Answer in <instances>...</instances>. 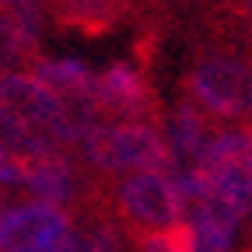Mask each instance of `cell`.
I'll list each match as a JSON object with an SVG mask.
<instances>
[{"label": "cell", "instance_id": "5b68a950", "mask_svg": "<svg viewBox=\"0 0 252 252\" xmlns=\"http://www.w3.org/2000/svg\"><path fill=\"white\" fill-rule=\"evenodd\" d=\"M112 200L126 217V224H144L154 231L175 228L186 217V200L168 172H137L123 179L112 189Z\"/></svg>", "mask_w": 252, "mask_h": 252}, {"label": "cell", "instance_id": "5bb4252c", "mask_svg": "<svg viewBox=\"0 0 252 252\" xmlns=\"http://www.w3.org/2000/svg\"><path fill=\"white\" fill-rule=\"evenodd\" d=\"M32 4H39V0H0V7H7V11H25Z\"/></svg>", "mask_w": 252, "mask_h": 252}, {"label": "cell", "instance_id": "52a82bcc", "mask_svg": "<svg viewBox=\"0 0 252 252\" xmlns=\"http://www.w3.org/2000/svg\"><path fill=\"white\" fill-rule=\"evenodd\" d=\"M67 224V214L49 203L0 210V252H49Z\"/></svg>", "mask_w": 252, "mask_h": 252}, {"label": "cell", "instance_id": "30bf717a", "mask_svg": "<svg viewBox=\"0 0 252 252\" xmlns=\"http://www.w3.org/2000/svg\"><path fill=\"white\" fill-rule=\"evenodd\" d=\"M32 42H35V14H32V7L0 14V77L32 49Z\"/></svg>", "mask_w": 252, "mask_h": 252}, {"label": "cell", "instance_id": "8fae6325", "mask_svg": "<svg viewBox=\"0 0 252 252\" xmlns=\"http://www.w3.org/2000/svg\"><path fill=\"white\" fill-rule=\"evenodd\" d=\"M67 18L88 32H98L112 21V0H67Z\"/></svg>", "mask_w": 252, "mask_h": 252}, {"label": "cell", "instance_id": "9c48e42d", "mask_svg": "<svg viewBox=\"0 0 252 252\" xmlns=\"http://www.w3.org/2000/svg\"><path fill=\"white\" fill-rule=\"evenodd\" d=\"M21 165L32 186V196L46 200L49 207L74 193V165L63 154H32V158H21Z\"/></svg>", "mask_w": 252, "mask_h": 252}, {"label": "cell", "instance_id": "8992f818", "mask_svg": "<svg viewBox=\"0 0 252 252\" xmlns=\"http://www.w3.org/2000/svg\"><path fill=\"white\" fill-rule=\"evenodd\" d=\"M94 105H98V116L112 112L119 116V123L158 126V119H161L144 74L133 70L130 63H112L105 74L94 77Z\"/></svg>", "mask_w": 252, "mask_h": 252}, {"label": "cell", "instance_id": "3957f363", "mask_svg": "<svg viewBox=\"0 0 252 252\" xmlns=\"http://www.w3.org/2000/svg\"><path fill=\"white\" fill-rule=\"evenodd\" d=\"M186 91L207 119L252 123V63L235 53H207L193 63Z\"/></svg>", "mask_w": 252, "mask_h": 252}, {"label": "cell", "instance_id": "7a4b0ae2", "mask_svg": "<svg viewBox=\"0 0 252 252\" xmlns=\"http://www.w3.org/2000/svg\"><path fill=\"white\" fill-rule=\"evenodd\" d=\"M182 200L210 193L231 203L245 217L252 214V126H228L217 130L196 168L172 172Z\"/></svg>", "mask_w": 252, "mask_h": 252}, {"label": "cell", "instance_id": "9a60e30c", "mask_svg": "<svg viewBox=\"0 0 252 252\" xmlns=\"http://www.w3.org/2000/svg\"><path fill=\"white\" fill-rule=\"evenodd\" d=\"M245 14H249V21H252V0H245Z\"/></svg>", "mask_w": 252, "mask_h": 252}, {"label": "cell", "instance_id": "6da1fadb", "mask_svg": "<svg viewBox=\"0 0 252 252\" xmlns=\"http://www.w3.org/2000/svg\"><path fill=\"white\" fill-rule=\"evenodd\" d=\"M0 137L14 158L60 154L63 144H70L56 94L28 74L0 77Z\"/></svg>", "mask_w": 252, "mask_h": 252}, {"label": "cell", "instance_id": "7c38bea8", "mask_svg": "<svg viewBox=\"0 0 252 252\" xmlns=\"http://www.w3.org/2000/svg\"><path fill=\"white\" fill-rule=\"evenodd\" d=\"M137 252H189V231H186V220L175 228H165V231H151L140 238Z\"/></svg>", "mask_w": 252, "mask_h": 252}, {"label": "cell", "instance_id": "4fadbf2b", "mask_svg": "<svg viewBox=\"0 0 252 252\" xmlns=\"http://www.w3.org/2000/svg\"><path fill=\"white\" fill-rule=\"evenodd\" d=\"M49 252H91V238H88V231L67 224V231L56 238V245H53Z\"/></svg>", "mask_w": 252, "mask_h": 252}, {"label": "cell", "instance_id": "ba28073f", "mask_svg": "<svg viewBox=\"0 0 252 252\" xmlns=\"http://www.w3.org/2000/svg\"><path fill=\"white\" fill-rule=\"evenodd\" d=\"M210 137H214V126H210V119L193 105V102H179L175 109H172V116H168V151H172V172H182V168H196L200 165V158H203V151H207V144H210Z\"/></svg>", "mask_w": 252, "mask_h": 252}, {"label": "cell", "instance_id": "277c9868", "mask_svg": "<svg viewBox=\"0 0 252 252\" xmlns=\"http://www.w3.org/2000/svg\"><path fill=\"white\" fill-rule=\"evenodd\" d=\"M77 144L98 172H168V168H175L161 130L147 123H94Z\"/></svg>", "mask_w": 252, "mask_h": 252}, {"label": "cell", "instance_id": "2e32d148", "mask_svg": "<svg viewBox=\"0 0 252 252\" xmlns=\"http://www.w3.org/2000/svg\"><path fill=\"white\" fill-rule=\"evenodd\" d=\"M4 158H7V147H4V140H0V161H4Z\"/></svg>", "mask_w": 252, "mask_h": 252}]
</instances>
